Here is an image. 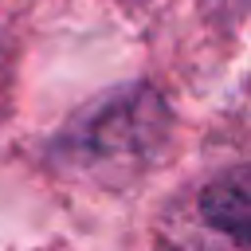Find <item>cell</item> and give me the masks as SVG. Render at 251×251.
<instances>
[{
    "label": "cell",
    "mask_w": 251,
    "mask_h": 251,
    "mask_svg": "<svg viewBox=\"0 0 251 251\" xmlns=\"http://www.w3.org/2000/svg\"><path fill=\"white\" fill-rule=\"evenodd\" d=\"M200 212L212 227H220L224 235H231L239 247L251 251V165L212 180L200 196Z\"/></svg>",
    "instance_id": "cell-1"
}]
</instances>
